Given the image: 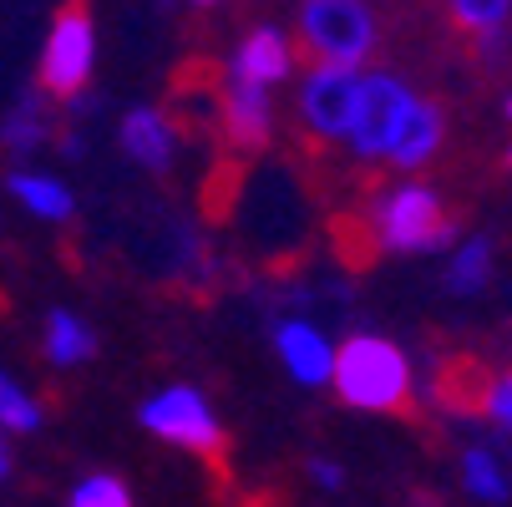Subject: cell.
Segmentation results:
<instances>
[{"mask_svg": "<svg viewBox=\"0 0 512 507\" xmlns=\"http://www.w3.org/2000/svg\"><path fill=\"white\" fill-rule=\"evenodd\" d=\"M330 381H335V391H340L345 406L381 411V416H406V421L421 416L416 411V391H411L406 355L391 340H381V335H350L335 350Z\"/></svg>", "mask_w": 512, "mask_h": 507, "instance_id": "cell-1", "label": "cell"}, {"mask_svg": "<svg viewBox=\"0 0 512 507\" xmlns=\"http://www.w3.org/2000/svg\"><path fill=\"white\" fill-rule=\"evenodd\" d=\"M381 21L371 0H300V56L310 66L360 71L376 56Z\"/></svg>", "mask_w": 512, "mask_h": 507, "instance_id": "cell-2", "label": "cell"}, {"mask_svg": "<svg viewBox=\"0 0 512 507\" xmlns=\"http://www.w3.org/2000/svg\"><path fill=\"white\" fill-rule=\"evenodd\" d=\"M360 229L371 234V254L376 249H436L452 239V213L442 193L426 183H391L371 203Z\"/></svg>", "mask_w": 512, "mask_h": 507, "instance_id": "cell-3", "label": "cell"}, {"mask_svg": "<svg viewBox=\"0 0 512 507\" xmlns=\"http://www.w3.org/2000/svg\"><path fill=\"white\" fill-rule=\"evenodd\" d=\"M97 66V21L87 0H66V6L51 16L46 31V51H41V92L56 102L82 97Z\"/></svg>", "mask_w": 512, "mask_h": 507, "instance_id": "cell-4", "label": "cell"}, {"mask_svg": "<svg viewBox=\"0 0 512 507\" xmlns=\"http://www.w3.org/2000/svg\"><path fill=\"white\" fill-rule=\"evenodd\" d=\"M416 102V92L396 77V71H360V97H355V117H350V153L365 163H386V148L406 117V107Z\"/></svg>", "mask_w": 512, "mask_h": 507, "instance_id": "cell-5", "label": "cell"}, {"mask_svg": "<svg viewBox=\"0 0 512 507\" xmlns=\"http://www.w3.org/2000/svg\"><path fill=\"white\" fill-rule=\"evenodd\" d=\"M142 426L158 431L163 442L188 447L193 457H203V462L218 467V472H224V462H229L224 426L213 421V411L203 406V396H198L193 386H173V391H163L158 401H148V406H142Z\"/></svg>", "mask_w": 512, "mask_h": 507, "instance_id": "cell-6", "label": "cell"}, {"mask_svg": "<svg viewBox=\"0 0 512 507\" xmlns=\"http://www.w3.org/2000/svg\"><path fill=\"white\" fill-rule=\"evenodd\" d=\"M355 97H360V71L310 66V77H305V87H300V127H305L315 142H340V137L350 132Z\"/></svg>", "mask_w": 512, "mask_h": 507, "instance_id": "cell-7", "label": "cell"}, {"mask_svg": "<svg viewBox=\"0 0 512 507\" xmlns=\"http://www.w3.org/2000/svg\"><path fill=\"white\" fill-rule=\"evenodd\" d=\"M295 71V41L274 26H259L239 41L234 51V66H229V82H244V87H259L269 92L274 82H284Z\"/></svg>", "mask_w": 512, "mask_h": 507, "instance_id": "cell-8", "label": "cell"}, {"mask_svg": "<svg viewBox=\"0 0 512 507\" xmlns=\"http://www.w3.org/2000/svg\"><path fill=\"white\" fill-rule=\"evenodd\" d=\"M218 117H224V137L234 142V148H244V153L269 148V132H274L269 92L244 87V82H229L224 97H218Z\"/></svg>", "mask_w": 512, "mask_h": 507, "instance_id": "cell-9", "label": "cell"}, {"mask_svg": "<svg viewBox=\"0 0 512 507\" xmlns=\"http://www.w3.org/2000/svg\"><path fill=\"white\" fill-rule=\"evenodd\" d=\"M442 132H447L442 107L426 102V97H416V102L406 107L396 137H391L386 163H391V168H406V173H411V168H426V163L436 158V148H442Z\"/></svg>", "mask_w": 512, "mask_h": 507, "instance_id": "cell-10", "label": "cell"}, {"mask_svg": "<svg viewBox=\"0 0 512 507\" xmlns=\"http://www.w3.org/2000/svg\"><path fill=\"white\" fill-rule=\"evenodd\" d=\"M492 371L482 366L477 355H452L442 371H436V401L447 411H462V416H487V401H492Z\"/></svg>", "mask_w": 512, "mask_h": 507, "instance_id": "cell-11", "label": "cell"}, {"mask_svg": "<svg viewBox=\"0 0 512 507\" xmlns=\"http://www.w3.org/2000/svg\"><path fill=\"white\" fill-rule=\"evenodd\" d=\"M122 148H127V158H137L142 168L163 173V168L173 163V153H178V127H173L163 112H153V107H137V112L122 117Z\"/></svg>", "mask_w": 512, "mask_h": 507, "instance_id": "cell-12", "label": "cell"}, {"mask_svg": "<svg viewBox=\"0 0 512 507\" xmlns=\"http://www.w3.org/2000/svg\"><path fill=\"white\" fill-rule=\"evenodd\" d=\"M279 355H284V366L295 371L305 386L330 381L335 350L325 345V335H320V330H310V325H284V330H279Z\"/></svg>", "mask_w": 512, "mask_h": 507, "instance_id": "cell-13", "label": "cell"}, {"mask_svg": "<svg viewBox=\"0 0 512 507\" xmlns=\"http://www.w3.org/2000/svg\"><path fill=\"white\" fill-rule=\"evenodd\" d=\"M447 11H452L457 31L477 36V41L492 51L497 36H502L507 21H512V0H447Z\"/></svg>", "mask_w": 512, "mask_h": 507, "instance_id": "cell-14", "label": "cell"}, {"mask_svg": "<svg viewBox=\"0 0 512 507\" xmlns=\"http://www.w3.org/2000/svg\"><path fill=\"white\" fill-rule=\"evenodd\" d=\"M97 350V335L71 315V310H51L46 320V355L56 360V366H77V360H87Z\"/></svg>", "mask_w": 512, "mask_h": 507, "instance_id": "cell-15", "label": "cell"}, {"mask_svg": "<svg viewBox=\"0 0 512 507\" xmlns=\"http://www.w3.org/2000/svg\"><path fill=\"white\" fill-rule=\"evenodd\" d=\"M11 193H16L31 213H41V219H71V193H66L56 178L16 173V178H11Z\"/></svg>", "mask_w": 512, "mask_h": 507, "instance_id": "cell-16", "label": "cell"}, {"mask_svg": "<svg viewBox=\"0 0 512 507\" xmlns=\"http://www.w3.org/2000/svg\"><path fill=\"white\" fill-rule=\"evenodd\" d=\"M0 426L6 431H36L41 426V406L11 376H0Z\"/></svg>", "mask_w": 512, "mask_h": 507, "instance_id": "cell-17", "label": "cell"}, {"mask_svg": "<svg viewBox=\"0 0 512 507\" xmlns=\"http://www.w3.org/2000/svg\"><path fill=\"white\" fill-rule=\"evenodd\" d=\"M71 507H132V492H127L117 477H92V482L77 487Z\"/></svg>", "mask_w": 512, "mask_h": 507, "instance_id": "cell-18", "label": "cell"}, {"mask_svg": "<svg viewBox=\"0 0 512 507\" xmlns=\"http://www.w3.org/2000/svg\"><path fill=\"white\" fill-rule=\"evenodd\" d=\"M467 487H472L477 497H487V502H502V497H507V482L497 477L492 457H482V452H467Z\"/></svg>", "mask_w": 512, "mask_h": 507, "instance_id": "cell-19", "label": "cell"}, {"mask_svg": "<svg viewBox=\"0 0 512 507\" xmlns=\"http://www.w3.org/2000/svg\"><path fill=\"white\" fill-rule=\"evenodd\" d=\"M482 269H487V244L477 239V244H467V254L457 259L452 284H457V289H477V284H482Z\"/></svg>", "mask_w": 512, "mask_h": 507, "instance_id": "cell-20", "label": "cell"}, {"mask_svg": "<svg viewBox=\"0 0 512 507\" xmlns=\"http://www.w3.org/2000/svg\"><path fill=\"white\" fill-rule=\"evenodd\" d=\"M487 416H497L502 426H512V376H497V381H492V401H487Z\"/></svg>", "mask_w": 512, "mask_h": 507, "instance_id": "cell-21", "label": "cell"}, {"mask_svg": "<svg viewBox=\"0 0 512 507\" xmlns=\"http://www.w3.org/2000/svg\"><path fill=\"white\" fill-rule=\"evenodd\" d=\"M6 472H11V447L0 442V477H6Z\"/></svg>", "mask_w": 512, "mask_h": 507, "instance_id": "cell-22", "label": "cell"}, {"mask_svg": "<svg viewBox=\"0 0 512 507\" xmlns=\"http://www.w3.org/2000/svg\"><path fill=\"white\" fill-rule=\"evenodd\" d=\"M193 6H218V0H193Z\"/></svg>", "mask_w": 512, "mask_h": 507, "instance_id": "cell-23", "label": "cell"}, {"mask_svg": "<svg viewBox=\"0 0 512 507\" xmlns=\"http://www.w3.org/2000/svg\"><path fill=\"white\" fill-rule=\"evenodd\" d=\"M507 122H512V97H507Z\"/></svg>", "mask_w": 512, "mask_h": 507, "instance_id": "cell-24", "label": "cell"}, {"mask_svg": "<svg viewBox=\"0 0 512 507\" xmlns=\"http://www.w3.org/2000/svg\"><path fill=\"white\" fill-rule=\"evenodd\" d=\"M507 168H512V153H507Z\"/></svg>", "mask_w": 512, "mask_h": 507, "instance_id": "cell-25", "label": "cell"}]
</instances>
